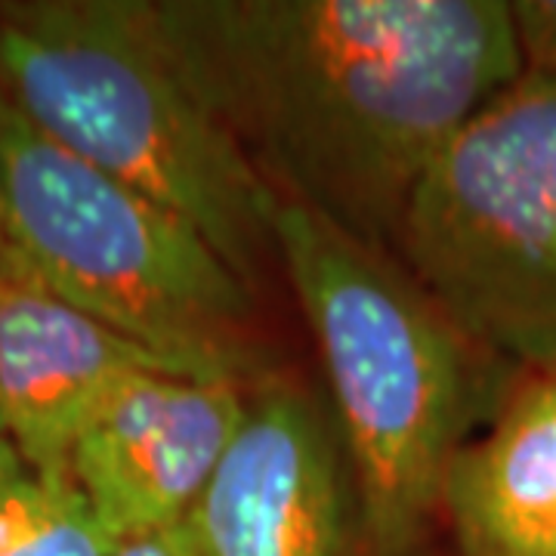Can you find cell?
I'll return each instance as SVG.
<instances>
[{"mask_svg":"<svg viewBox=\"0 0 556 556\" xmlns=\"http://www.w3.org/2000/svg\"><path fill=\"white\" fill-rule=\"evenodd\" d=\"M149 13L273 195L390 254L430 161L522 78L510 0H149Z\"/></svg>","mask_w":556,"mask_h":556,"instance_id":"obj_1","label":"cell"},{"mask_svg":"<svg viewBox=\"0 0 556 556\" xmlns=\"http://www.w3.org/2000/svg\"><path fill=\"white\" fill-rule=\"evenodd\" d=\"M278 266L328 380L331 420L375 556H408L485 405V368L412 269L313 211L278 201Z\"/></svg>","mask_w":556,"mask_h":556,"instance_id":"obj_2","label":"cell"},{"mask_svg":"<svg viewBox=\"0 0 556 556\" xmlns=\"http://www.w3.org/2000/svg\"><path fill=\"white\" fill-rule=\"evenodd\" d=\"M0 100L192 223L251 288L278 263V199L170 60L149 0L0 7Z\"/></svg>","mask_w":556,"mask_h":556,"instance_id":"obj_3","label":"cell"},{"mask_svg":"<svg viewBox=\"0 0 556 556\" xmlns=\"http://www.w3.org/2000/svg\"><path fill=\"white\" fill-rule=\"evenodd\" d=\"M7 257L179 375H257L254 288L192 223L38 134L0 100Z\"/></svg>","mask_w":556,"mask_h":556,"instance_id":"obj_4","label":"cell"},{"mask_svg":"<svg viewBox=\"0 0 556 556\" xmlns=\"http://www.w3.org/2000/svg\"><path fill=\"white\" fill-rule=\"evenodd\" d=\"M396 257L482 353L556 368V80L519 78L442 146Z\"/></svg>","mask_w":556,"mask_h":556,"instance_id":"obj_5","label":"cell"},{"mask_svg":"<svg viewBox=\"0 0 556 556\" xmlns=\"http://www.w3.org/2000/svg\"><path fill=\"white\" fill-rule=\"evenodd\" d=\"M201 556H353L358 501L331 412L260 380L189 514Z\"/></svg>","mask_w":556,"mask_h":556,"instance_id":"obj_6","label":"cell"},{"mask_svg":"<svg viewBox=\"0 0 556 556\" xmlns=\"http://www.w3.org/2000/svg\"><path fill=\"white\" fill-rule=\"evenodd\" d=\"M248 390L239 380L139 371L80 430L68 479L118 541L182 522L236 439Z\"/></svg>","mask_w":556,"mask_h":556,"instance_id":"obj_7","label":"cell"},{"mask_svg":"<svg viewBox=\"0 0 556 556\" xmlns=\"http://www.w3.org/2000/svg\"><path fill=\"white\" fill-rule=\"evenodd\" d=\"M149 368L177 371L38 281L0 269V412L28 470L68 477L80 430Z\"/></svg>","mask_w":556,"mask_h":556,"instance_id":"obj_8","label":"cell"},{"mask_svg":"<svg viewBox=\"0 0 556 556\" xmlns=\"http://www.w3.org/2000/svg\"><path fill=\"white\" fill-rule=\"evenodd\" d=\"M457 556H556V368H538L445 477Z\"/></svg>","mask_w":556,"mask_h":556,"instance_id":"obj_9","label":"cell"},{"mask_svg":"<svg viewBox=\"0 0 556 556\" xmlns=\"http://www.w3.org/2000/svg\"><path fill=\"white\" fill-rule=\"evenodd\" d=\"M118 547L68 477L0 479V556H109Z\"/></svg>","mask_w":556,"mask_h":556,"instance_id":"obj_10","label":"cell"},{"mask_svg":"<svg viewBox=\"0 0 556 556\" xmlns=\"http://www.w3.org/2000/svg\"><path fill=\"white\" fill-rule=\"evenodd\" d=\"M522 78L556 80V0H510Z\"/></svg>","mask_w":556,"mask_h":556,"instance_id":"obj_11","label":"cell"},{"mask_svg":"<svg viewBox=\"0 0 556 556\" xmlns=\"http://www.w3.org/2000/svg\"><path fill=\"white\" fill-rule=\"evenodd\" d=\"M109 556H201V551L199 538L192 532V522L182 519V522H174L167 529L124 538Z\"/></svg>","mask_w":556,"mask_h":556,"instance_id":"obj_12","label":"cell"},{"mask_svg":"<svg viewBox=\"0 0 556 556\" xmlns=\"http://www.w3.org/2000/svg\"><path fill=\"white\" fill-rule=\"evenodd\" d=\"M22 467H25V464H22L20 452H16V445H13V439H10V430H7V424H3V412H0V479L16 473Z\"/></svg>","mask_w":556,"mask_h":556,"instance_id":"obj_13","label":"cell"},{"mask_svg":"<svg viewBox=\"0 0 556 556\" xmlns=\"http://www.w3.org/2000/svg\"><path fill=\"white\" fill-rule=\"evenodd\" d=\"M7 257V236H3V201H0V263Z\"/></svg>","mask_w":556,"mask_h":556,"instance_id":"obj_14","label":"cell"}]
</instances>
